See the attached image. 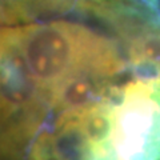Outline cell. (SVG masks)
I'll use <instances>...</instances> for the list:
<instances>
[{"label":"cell","mask_w":160,"mask_h":160,"mask_svg":"<svg viewBox=\"0 0 160 160\" xmlns=\"http://www.w3.org/2000/svg\"><path fill=\"white\" fill-rule=\"evenodd\" d=\"M35 83L47 98L69 76L96 71L118 76L128 66L116 42L87 26L71 22H51L9 28Z\"/></svg>","instance_id":"1"},{"label":"cell","mask_w":160,"mask_h":160,"mask_svg":"<svg viewBox=\"0 0 160 160\" xmlns=\"http://www.w3.org/2000/svg\"><path fill=\"white\" fill-rule=\"evenodd\" d=\"M20 19L28 20L38 15L82 13L98 8L107 0H12Z\"/></svg>","instance_id":"3"},{"label":"cell","mask_w":160,"mask_h":160,"mask_svg":"<svg viewBox=\"0 0 160 160\" xmlns=\"http://www.w3.org/2000/svg\"><path fill=\"white\" fill-rule=\"evenodd\" d=\"M46 103L9 28L0 29V160L22 155L46 115Z\"/></svg>","instance_id":"2"}]
</instances>
